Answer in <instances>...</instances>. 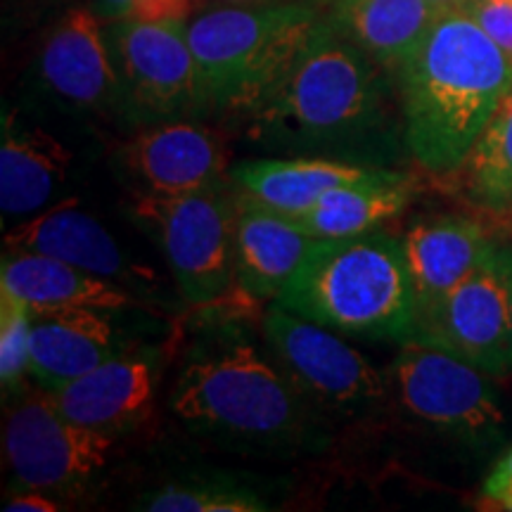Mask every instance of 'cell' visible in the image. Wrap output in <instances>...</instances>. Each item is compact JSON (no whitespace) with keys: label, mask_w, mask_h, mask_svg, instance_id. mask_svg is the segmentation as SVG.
Listing matches in <instances>:
<instances>
[{"label":"cell","mask_w":512,"mask_h":512,"mask_svg":"<svg viewBox=\"0 0 512 512\" xmlns=\"http://www.w3.org/2000/svg\"><path fill=\"white\" fill-rule=\"evenodd\" d=\"M394 76L408 152L456 174L512 88V60L465 10H446Z\"/></svg>","instance_id":"cell-1"},{"label":"cell","mask_w":512,"mask_h":512,"mask_svg":"<svg viewBox=\"0 0 512 512\" xmlns=\"http://www.w3.org/2000/svg\"><path fill=\"white\" fill-rule=\"evenodd\" d=\"M373 55L328 15L249 117V136L273 150L366 152L387 131V79Z\"/></svg>","instance_id":"cell-2"},{"label":"cell","mask_w":512,"mask_h":512,"mask_svg":"<svg viewBox=\"0 0 512 512\" xmlns=\"http://www.w3.org/2000/svg\"><path fill=\"white\" fill-rule=\"evenodd\" d=\"M278 304L323 328L363 339L408 342L418 302L403 240L382 230L318 238Z\"/></svg>","instance_id":"cell-3"},{"label":"cell","mask_w":512,"mask_h":512,"mask_svg":"<svg viewBox=\"0 0 512 512\" xmlns=\"http://www.w3.org/2000/svg\"><path fill=\"white\" fill-rule=\"evenodd\" d=\"M323 17L320 0L197 10L185 22V34L200 64L211 110H252L283 79Z\"/></svg>","instance_id":"cell-4"},{"label":"cell","mask_w":512,"mask_h":512,"mask_svg":"<svg viewBox=\"0 0 512 512\" xmlns=\"http://www.w3.org/2000/svg\"><path fill=\"white\" fill-rule=\"evenodd\" d=\"M171 411L192 430L259 441L294 439L304 425V399L280 368L249 344L190 358L171 394Z\"/></svg>","instance_id":"cell-5"},{"label":"cell","mask_w":512,"mask_h":512,"mask_svg":"<svg viewBox=\"0 0 512 512\" xmlns=\"http://www.w3.org/2000/svg\"><path fill=\"white\" fill-rule=\"evenodd\" d=\"M121 110L138 124L183 121L211 110L185 22L114 19L107 29Z\"/></svg>","instance_id":"cell-6"},{"label":"cell","mask_w":512,"mask_h":512,"mask_svg":"<svg viewBox=\"0 0 512 512\" xmlns=\"http://www.w3.org/2000/svg\"><path fill=\"white\" fill-rule=\"evenodd\" d=\"M136 221L157 235L159 247L190 304H211L235 280L238 211L216 190L188 195H140Z\"/></svg>","instance_id":"cell-7"},{"label":"cell","mask_w":512,"mask_h":512,"mask_svg":"<svg viewBox=\"0 0 512 512\" xmlns=\"http://www.w3.org/2000/svg\"><path fill=\"white\" fill-rule=\"evenodd\" d=\"M264 335L278 368L304 401L356 415L387 396V380L335 332L275 304L264 318Z\"/></svg>","instance_id":"cell-8"},{"label":"cell","mask_w":512,"mask_h":512,"mask_svg":"<svg viewBox=\"0 0 512 512\" xmlns=\"http://www.w3.org/2000/svg\"><path fill=\"white\" fill-rule=\"evenodd\" d=\"M114 439L64 418L53 394H29L5 418L3 446L22 489L76 494L105 470Z\"/></svg>","instance_id":"cell-9"},{"label":"cell","mask_w":512,"mask_h":512,"mask_svg":"<svg viewBox=\"0 0 512 512\" xmlns=\"http://www.w3.org/2000/svg\"><path fill=\"white\" fill-rule=\"evenodd\" d=\"M396 399L427 425L467 439L494 437L503 425L491 380L453 351L408 339L389 370Z\"/></svg>","instance_id":"cell-10"},{"label":"cell","mask_w":512,"mask_h":512,"mask_svg":"<svg viewBox=\"0 0 512 512\" xmlns=\"http://www.w3.org/2000/svg\"><path fill=\"white\" fill-rule=\"evenodd\" d=\"M413 339L463 356L494 380L512 375L510 292L496 242L475 271L420 320Z\"/></svg>","instance_id":"cell-11"},{"label":"cell","mask_w":512,"mask_h":512,"mask_svg":"<svg viewBox=\"0 0 512 512\" xmlns=\"http://www.w3.org/2000/svg\"><path fill=\"white\" fill-rule=\"evenodd\" d=\"M226 159V147L211 128L183 119L140 128L121 145L117 162L143 195L169 197L216 190Z\"/></svg>","instance_id":"cell-12"},{"label":"cell","mask_w":512,"mask_h":512,"mask_svg":"<svg viewBox=\"0 0 512 512\" xmlns=\"http://www.w3.org/2000/svg\"><path fill=\"white\" fill-rule=\"evenodd\" d=\"M46 91L76 110L105 112L121 105L119 74L107 31L95 12L74 8L50 29L38 53Z\"/></svg>","instance_id":"cell-13"},{"label":"cell","mask_w":512,"mask_h":512,"mask_svg":"<svg viewBox=\"0 0 512 512\" xmlns=\"http://www.w3.org/2000/svg\"><path fill=\"white\" fill-rule=\"evenodd\" d=\"M5 252L43 254L100 275L112 283H145L150 268L138 266L93 214L79 209L76 197L62 200L41 214L5 230Z\"/></svg>","instance_id":"cell-14"},{"label":"cell","mask_w":512,"mask_h":512,"mask_svg":"<svg viewBox=\"0 0 512 512\" xmlns=\"http://www.w3.org/2000/svg\"><path fill=\"white\" fill-rule=\"evenodd\" d=\"M50 394L64 418L114 439L150 420L155 375L147 358L117 354Z\"/></svg>","instance_id":"cell-15"},{"label":"cell","mask_w":512,"mask_h":512,"mask_svg":"<svg viewBox=\"0 0 512 512\" xmlns=\"http://www.w3.org/2000/svg\"><path fill=\"white\" fill-rule=\"evenodd\" d=\"M72 152L41 126L24 124L17 112L3 114L0 133V214L8 223L27 221L53 207L67 185Z\"/></svg>","instance_id":"cell-16"},{"label":"cell","mask_w":512,"mask_h":512,"mask_svg":"<svg viewBox=\"0 0 512 512\" xmlns=\"http://www.w3.org/2000/svg\"><path fill=\"white\" fill-rule=\"evenodd\" d=\"M119 354L107 311L31 309L29 375L48 392L79 380Z\"/></svg>","instance_id":"cell-17"},{"label":"cell","mask_w":512,"mask_h":512,"mask_svg":"<svg viewBox=\"0 0 512 512\" xmlns=\"http://www.w3.org/2000/svg\"><path fill=\"white\" fill-rule=\"evenodd\" d=\"M318 238L290 216L249 200L235 221V280L249 299H278Z\"/></svg>","instance_id":"cell-18"},{"label":"cell","mask_w":512,"mask_h":512,"mask_svg":"<svg viewBox=\"0 0 512 512\" xmlns=\"http://www.w3.org/2000/svg\"><path fill=\"white\" fill-rule=\"evenodd\" d=\"M494 240L477 221L463 216H439L420 221L403 238L411 271L418 323L444 302L448 292L467 278Z\"/></svg>","instance_id":"cell-19"},{"label":"cell","mask_w":512,"mask_h":512,"mask_svg":"<svg viewBox=\"0 0 512 512\" xmlns=\"http://www.w3.org/2000/svg\"><path fill=\"white\" fill-rule=\"evenodd\" d=\"M0 290L17 297L29 309H95L119 311L133 306L126 287L83 268L43 254L5 252L0 266Z\"/></svg>","instance_id":"cell-20"},{"label":"cell","mask_w":512,"mask_h":512,"mask_svg":"<svg viewBox=\"0 0 512 512\" xmlns=\"http://www.w3.org/2000/svg\"><path fill=\"white\" fill-rule=\"evenodd\" d=\"M380 169L375 164H347L323 157L252 159L233 171V181L249 200L294 219L330 190L366 181Z\"/></svg>","instance_id":"cell-21"},{"label":"cell","mask_w":512,"mask_h":512,"mask_svg":"<svg viewBox=\"0 0 512 512\" xmlns=\"http://www.w3.org/2000/svg\"><path fill=\"white\" fill-rule=\"evenodd\" d=\"M335 27L389 72L418 48L444 10L430 0H320Z\"/></svg>","instance_id":"cell-22"},{"label":"cell","mask_w":512,"mask_h":512,"mask_svg":"<svg viewBox=\"0 0 512 512\" xmlns=\"http://www.w3.org/2000/svg\"><path fill=\"white\" fill-rule=\"evenodd\" d=\"M411 197V176L380 169L366 181L330 190L311 209L294 216V221L313 238H351L399 216Z\"/></svg>","instance_id":"cell-23"},{"label":"cell","mask_w":512,"mask_h":512,"mask_svg":"<svg viewBox=\"0 0 512 512\" xmlns=\"http://www.w3.org/2000/svg\"><path fill=\"white\" fill-rule=\"evenodd\" d=\"M467 200L479 209L503 214L512 207V88L467 155Z\"/></svg>","instance_id":"cell-24"},{"label":"cell","mask_w":512,"mask_h":512,"mask_svg":"<svg viewBox=\"0 0 512 512\" xmlns=\"http://www.w3.org/2000/svg\"><path fill=\"white\" fill-rule=\"evenodd\" d=\"M138 508L147 512H266L271 505L240 486L169 484L145 496Z\"/></svg>","instance_id":"cell-25"},{"label":"cell","mask_w":512,"mask_h":512,"mask_svg":"<svg viewBox=\"0 0 512 512\" xmlns=\"http://www.w3.org/2000/svg\"><path fill=\"white\" fill-rule=\"evenodd\" d=\"M31 309L17 297L0 290V382L5 394L29 375Z\"/></svg>","instance_id":"cell-26"},{"label":"cell","mask_w":512,"mask_h":512,"mask_svg":"<svg viewBox=\"0 0 512 512\" xmlns=\"http://www.w3.org/2000/svg\"><path fill=\"white\" fill-rule=\"evenodd\" d=\"M102 17L138 22H188L200 10V0H98Z\"/></svg>","instance_id":"cell-27"},{"label":"cell","mask_w":512,"mask_h":512,"mask_svg":"<svg viewBox=\"0 0 512 512\" xmlns=\"http://www.w3.org/2000/svg\"><path fill=\"white\" fill-rule=\"evenodd\" d=\"M463 10L512 60V0H472Z\"/></svg>","instance_id":"cell-28"},{"label":"cell","mask_w":512,"mask_h":512,"mask_svg":"<svg viewBox=\"0 0 512 512\" xmlns=\"http://www.w3.org/2000/svg\"><path fill=\"white\" fill-rule=\"evenodd\" d=\"M510 491H512V448L501 460H498L494 472L486 477L484 496L489 498V501L501 503Z\"/></svg>","instance_id":"cell-29"},{"label":"cell","mask_w":512,"mask_h":512,"mask_svg":"<svg viewBox=\"0 0 512 512\" xmlns=\"http://www.w3.org/2000/svg\"><path fill=\"white\" fill-rule=\"evenodd\" d=\"M8 512H57L62 505H57L53 498H48L38 489H24L22 494H15L5 503Z\"/></svg>","instance_id":"cell-30"},{"label":"cell","mask_w":512,"mask_h":512,"mask_svg":"<svg viewBox=\"0 0 512 512\" xmlns=\"http://www.w3.org/2000/svg\"><path fill=\"white\" fill-rule=\"evenodd\" d=\"M503 256V268H505V280H508V292H510V311H512V242L501 247Z\"/></svg>","instance_id":"cell-31"},{"label":"cell","mask_w":512,"mask_h":512,"mask_svg":"<svg viewBox=\"0 0 512 512\" xmlns=\"http://www.w3.org/2000/svg\"><path fill=\"white\" fill-rule=\"evenodd\" d=\"M430 3L437 5L439 10H463L467 3H472V0H430Z\"/></svg>","instance_id":"cell-32"},{"label":"cell","mask_w":512,"mask_h":512,"mask_svg":"<svg viewBox=\"0 0 512 512\" xmlns=\"http://www.w3.org/2000/svg\"><path fill=\"white\" fill-rule=\"evenodd\" d=\"M214 5H256V3H280V0H204Z\"/></svg>","instance_id":"cell-33"},{"label":"cell","mask_w":512,"mask_h":512,"mask_svg":"<svg viewBox=\"0 0 512 512\" xmlns=\"http://www.w3.org/2000/svg\"><path fill=\"white\" fill-rule=\"evenodd\" d=\"M498 505H501V508H505V510H512V491H510V494H508V496H505V498H503V501H501V503H498Z\"/></svg>","instance_id":"cell-34"},{"label":"cell","mask_w":512,"mask_h":512,"mask_svg":"<svg viewBox=\"0 0 512 512\" xmlns=\"http://www.w3.org/2000/svg\"><path fill=\"white\" fill-rule=\"evenodd\" d=\"M508 214H510V216H512V207H510V209H508Z\"/></svg>","instance_id":"cell-35"}]
</instances>
